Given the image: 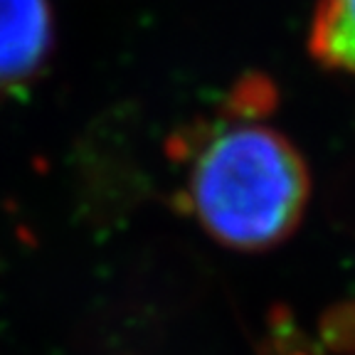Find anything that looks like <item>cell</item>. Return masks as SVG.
Masks as SVG:
<instances>
[{
    "mask_svg": "<svg viewBox=\"0 0 355 355\" xmlns=\"http://www.w3.org/2000/svg\"><path fill=\"white\" fill-rule=\"evenodd\" d=\"M188 161L183 205L225 247L269 250L294 232L309 200L296 148L272 128L232 119L178 139Z\"/></svg>",
    "mask_w": 355,
    "mask_h": 355,
    "instance_id": "obj_1",
    "label": "cell"
},
{
    "mask_svg": "<svg viewBox=\"0 0 355 355\" xmlns=\"http://www.w3.org/2000/svg\"><path fill=\"white\" fill-rule=\"evenodd\" d=\"M55 42L47 0H0V96L17 94L40 77Z\"/></svg>",
    "mask_w": 355,
    "mask_h": 355,
    "instance_id": "obj_2",
    "label": "cell"
},
{
    "mask_svg": "<svg viewBox=\"0 0 355 355\" xmlns=\"http://www.w3.org/2000/svg\"><path fill=\"white\" fill-rule=\"evenodd\" d=\"M311 50L323 64L355 72V0H321Z\"/></svg>",
    "mask_w": 355,
    "mask_h": 355,
    "instance_id": "obj_3",
    "label": "cell"
},
{
    "mask_svg": "<svg viewBox=\"0 0 355 355\" xmlns=\"http://www.w3.org/2000/svg\"><path fill=\"white\" fill-rule=\"evenodd\" d=\"M277 92L266 79H244L232 94V114L237 119H257L272 111Z\"/></svg>",
    "mask_w": 355,
    "mask_h": 355,
    "instance_id": "obj_4",
    "label": "cell"
}]
</instances>
